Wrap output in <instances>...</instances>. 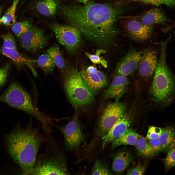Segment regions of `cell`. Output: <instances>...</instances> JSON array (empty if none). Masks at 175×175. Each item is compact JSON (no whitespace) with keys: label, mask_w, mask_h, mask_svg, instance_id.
Segmentation results:
<instances>
[{"label":"cell","mask_w":175,"mask_h":175,"mask_svg":"<svg viewBox=\"0 0 175 175\" xmlns=\"http://www.w3.org/2000/svg\"><path fill=\"white\" fill-rule=\"evenodd\" d=\"M124 7L89 1L84 5H60L57 12L83 36L103 46L109 44L117 34L116 22Z\"/></svg>","instance_id":"1"},{"label":"cell","mask_w":175,"mask_h":175,"mask_svg":"<svg viewBox=\"0 0 175 175\" xmlns=\"http://www.w3.org/2000/svg\"><path fill=\"white\" fill-rule=\"evenodd\" d=\"M31 121L27 127L17 128L6 138L8 152L24 175H31L43 141L39 132L32 126Z\"/></svg>","instance_id":"2"},{"label":"cell","mask_w":175,"mask_h":175,"mask_svg":"<svg viewBox=\"0 0 175 175\" xmlns=\"http://www.w3.org/2000/svg\"><path fill=\"white\" fill-rule=\"evenodd\" d=\"M168 42L161 43V51L154 72L150 91L157 102L166 105L171 99L175 91V77L166 62V49Z\"/></svg>","instance_id":"3"},{"label":"cell","mask_w":175,"mask_h":175,"mask_svg":"<svg viewBox=\"0 0 175 175\" xmlns=\"http://www.w3.org/2000/svg\"><path fill=\"white\" fill-rule=\"evenodd\" d=\"M0 101L34 116L41 122L45 132L51 130V119L34 106L30 95L18 83L14 82L10 85L0 96Z\"/></svg>","instance_id":"4"},{"label":"cell","mask_w":175,"mask_h":175,"mask_svg":"<svg viewBox=\"0 0 175 175\" xmlns=\"http://www.w3.org/2000/svg\"><path fill=\"white\" fill-rule=\"evenodd\" d=\"M64 86L70 103L76 109L91 104L94 101V95L84 81L80 72L73 67L69 66L62 74Z\"/></svg>","instance_id":"5"},{"label":"cell","mask_w":175,"mask_h":175,"mask_svg":"<svg viewBox=\"0 0 175 175\" xmlns=\"http://www.w3.org/2000/svg\"><path fill=\"white\" fill-rule=\"evenodd\" d=\"M124 104L118 102L109 103L104 108L98 120L95 138L106 135L121 116L125 113Z\"/></svg>","instance_id":"6"},{"label":"cell","mask_w":175,"mask_h":175,"mask_svg":"<svg viewBox=\"0 0 175 175\" xmlns=\"http://www.w3.org/2000/svg\"><path fill=\"white\" fill-rule=\"evenodd\" d=\"M48 25L59 42L68 52H74L77 49L81 42V34L76 28L57 23L49 24Z\"/></svg>","instance_id":"7"},{"label":"cell","mask_w":175,"mask_h":175,"mask_svg":"<svg viewBox=\"0 0 175 175\" xmlns=\"http://www.w3.org/2000/svg\"><path fill=\"white\" fill-rule=\"evenodd\" d=\"M44 29L34 26L20 37L22 47L32 52H37L44 47L47 44L49 37L45 35Z\"/></svg>","instance_id":"8"},{"label":"cell","mask_w":175,"mask_h":175,"mask_svg":"<svg viewBox=\"0 0 175 175\" xmlns=\"http://www.w3.org/2000/svg\"><path fill=\"white\" fill-rule=\"evenodd\" d=\"M118 20L122 23L125 31L133 39L143 41L150 37L153 30V26L144 25L135 19L132 16H122Z\"/></svg>","instance_id":"9"},{"label":"cell","mask_w":175,"mask_h":175,"mask_svg":"<svg viewBox=\"0 0 175 175\" xmlns=\"http://www.w3.org/2000/svg\"><path fill=\"white\" fill-rule=\"evenodd\" d=\"M80 72L85 83L94 95L107 84V78L105 74L94 65L84 67Z\"/></svg>","instance_id":"10"},{"label":"cell","mask_w":175,"mask_h":175,"mask_svg":"<svg viewBox=\"0 0 175 175\" xmlns=\"http://www.w3.org/2000/svg\"><path fill=\"white\" fill-rule=\"evenodd\" d=\"M66 147L70 150L78 147L84 141L80 128V124L76 113L71 120L61 128Z\"/></svg>","instance_id":"11"},{"label":"cell","mask_w":175,"mask_h":175,"mask_svg":"<svg viewBox=\"0 0 175 175\" xmlns=\"http://www.w3.org/2000/svg\"><path fill=\"white\" fill-rule=\"evenodd\" d=\"M68 173L62 159L54 157L39 162L35 166L31 175H66Z\"/></svg>","instance_id":"12"},{"label":"cell","mask_w":175,"mask_h":175,"mask_svg":"<svg viewBox=\"0 0 175 175\" xmlns=\"http://www.w3.org/2000/svg\"><path fill=\"white\" fill-rule=\"evenodd\" d=\"M143 52L137 51L134 49L130 50L117 63L115 69L116 73L126 76L133 73L138 69Z\"/></svg>","instance_id":"13"},{"label":"cell","mask_w":175,"mask_h":175,"mask_svg":"<svg viewBox=\"0 0 175 175\" xmlns=\"http://www.w3.org/2000/svg\"><path fill=\"white\" fill-rule=\"evenodd\" d=\"M131 117L125 112L121 116L110 130L102 138V148L120 137L130 128L132 121Z\"/></svg>","instance_id":"14"},{"label":"cell","mask_w":175,"mask_h":175,"mask_svg":"<svg viewBox=\"0 0 175 175\" xmlns=\"http://www.w3.org/2000/svg\"><path fill=\"white\" fill-rule=\"evenodd\" d=\"M157 54L151 49L144 51L139 61V74L143 77H149L154 72L158 63Z\"/></svg>","instance_id":"15"},{"label":"cell","mask_w":175,"mask_h":175,"mask_svg":"<svg viewBox=\"0 0 175 175\" xmlns=\"http://www.w3.org/2000/svg\"><path fill=\"white\" fill-rule=\"evenodd\" d=\"M128 83L126 76L117 74L104 92L103 98L105 100L113 98L118 101L126 91Z\"/></svg>","instance_id":"16"},{"label":"cell","mask_w":175,"mask_h":175,"mask_svg":"<svg viewBox=\"0 0 175 175\" xmlns=\"http://www.w3.org/2000/svg\"><path fill=\"white\" fill-rule=\"evenodd\" d=\"M0 51L3 54L11 59L18 66L21 67L27 66L34 75L37 77V72L34 67L36 60L27 58L19 53L16 49L2 47Z\"/></svg>","instance_id":"17"},{"label":"cell","mask_w":175,"mask_h":175,"mask_svg":"<svg viewBox=\"0 0 175 175\" xmlns=\"http://www.w3.org/2000/svg\"><path fill=\"white\" fill-rule=\"evenodd\" d=\"M136 20L147 26H153L155 24H165L168 19L165 14L159 9H151L138 16H133Z\"/></svg>","instance_id":"18"},{"label":"cell","mask_w":175,"mask_h":175,"mask_svg":"<svg viewBox=\"0 0 175 175\" xmlns=\"http://www.w3.org/2000/svg\"><path fill=\"white\" fill-rule=\"evenodd\" d=\"M61 0H36L33 8L40 14L47 17L54 16L60 5Z\"/></svg>","instance_id":"19"},{"label":"cell","mask_w":175,"mask_h":175,"mask_svg":"<svg viewBox=\"0 0 175 175\" xmlns=\"http://www.w3.org/2000/svg\"><path fill=\"white\" fill-rule=\"evenodd\" d=\"M133 158L129 152L123 150L115 154L113 159L112 169L116 174L122 173L132 163Z\"/></svg>","instance_id":"20"},{"label":"cell","mask_w":175,"mask_h":175,"mask_svg":"<svg viewBox=\"0 0 175 175\" xmlns=\"http://www.w3.org/2000/svg\"><path fill=\"white\" fill-rule=\"evenodd\" d=\"M163 151L168 152L175 147V128L167 126L164 128L162 134L158 139Z\"/></svg>","instance_id":"21"},{"label":"cell","mask_w":175,"mask_h":175,"mask_svg":"<svg viewBox=\"0 0 175 175\" xmlns=\"http://www.w3.org/2000/svg\"><path fill=\"white\" fill-rule=\"evenodd\" d=\"M46 53L53 59L56 66L62 74L67 70L69 66L63 56L59 47L57 44H55L46 51Z\"/></svg>","instance_id":"22"},{"label":"cell","mask_w":175,"mask_h":175,"mask_svg":"<svg viewBox=\"0 0 175 175\" xmlns=\"http://www.w3.org/2000/svg\"><path fill=\"white\" fill-rule=\"evenodd\" d=\"M139 135L134 130L129 128L121 136L112 142V148L114 149L123 145L135 146Z\"/></svg>","instance_id":"23"},{"label":"cell","mask_w":175,"mask_h":175,"mask_svg":"<svg viewBox=\"0 0 175 175\" xmlns=\"http://www.w3.org/2000/svg\"><path fill=\"white\" fill-rule=\"evenodd\" d=\"M135 146L139 153L144 157H151L156 155L146 138L140 135Z\"/></svg>","instance_id":"24"},{"label":"cell","mask_w":175,"mask_h":175,"mask_svg":"<svg viewBox=\"0 0 175 175\" xmlns=\"http://www.w3.org/2000/svg\"><path fill=\"white\" fill-rule=\"evenodd\" d=\"M36 60L35 64L46 73L52 71L56 66L52 58L47 53L40 55Z\"/></svg>","instance_id":"25"},{"label":"cell","mask_w":175,"mask_h":175,"mask_svg":"<svg viewBox=\"0 0 175 175\" xmlns=\"http://www.w3.org/2000/svg\"><path fill=\"white\" fill-rule=\"evenodd\" d=\"M20 0H13L11 5L8 8L0 20L1 23L7 26L12 25L16 23L15 13L17 5Z\"/></svg>","instance_id":"26"},{"label":"cell","mask_w":175,"mask_h":175,"mask_svg":"<svg viewBox=\"0 0 175 175\" xmlns=\"http://www.w3.org/2000/svg\"><path fill=\"white\" fill-rule=\"evenodd\" d=\"M12 25V31L18 39L22 34L29 30L33 26L31 22L28 20L16 23Z\"/></svg>","instance_id":"27"},{"label":"cell","mask_w":175,"mask_h":175,"mask_svg":"<svg viewBox=\"0 0 175 175\" xmlns=\"http://www.w3.org/2000/svg\"><path fill=\"white\" fill-rule=\"evenodd\" d=\"M112 4L116 6L125 7L129 4L140 3L157 6H159V0H114Z\"/></svg>","instance_id":"28"},{"label":"cell","mask_w":175,"mask_h":175,"mask_svg":"<svg viewBox=\"0 0 175 175\" xmlns=\"http://www.w3.org/2000/svg\"><path fill=\"white\" fill-rule=\"evenodd\" d=\"M105 52V50H103L99 49L97 50L94 54H91L86 52H85V53L93 63L100 64L104 68H106L107 67V62L100 56L101 54Z\"/></svg>","instance_id":"29"},{"label":"cell","mask_w":175,"mask_h":175,"mask_svg":"<svg viewBox=\"0 0 175 175\" xmlns=\"http://www.w3.org/2000/svg\"><path fill=\"white\" fill-rule=\"evenodd\" d=\"M92 175H112L107 167L101 161L96 160L93 164L91 170Z\"/></svg>","instance_id":"30"},{"label":"cell","mask_w":175,"mask_h":175,"mask_svg":"<svg viewBox=\"0 0 175 175\" xmlns=\"http://www.w3.org/2000/svg\"><path fill=\"white\" fill-rule=\"evenodd\" d=\"M165 172L175 167V147L168 151L165 158L163 159Z\"/></svg>","instance_id":"31"},{"label":"cell","mask_w":175,"mask_h":175,"mask_svg":"<svg viewBox=\"0 0 175 175\" xmlns=\"http://www.w3.org/2000/svg\"><path fill=\"white\" fill-rule=\"evenodd\" d=\"M0 37L3 40L2 47L17 49L16 41L11 33H8L1 35Z\"/></svg>","instance_id":"32"},{"label":"cell","mask_w":175,"mask_h":175,"mask_svg":"<svg viewBox=\"0 0 175 175\" xmlns=\"http://www.w3.org/2000/svg\"><path fill=\"white\" fill-rule=\"evenodd\" d=\"M164 128L150 126L148 130L146 138L149 140L158 139L163 132Z\"/></svg>","instance_id":"33"},{"label":"cell","mask_w":175,"mask_h":175,"mask_svg":"<svg viewBox=\"0 0 175 175\" xmlns=\"http://www.w3.org/2000/svg\"><path fill=\"white\" fill-rule=\"evenodd\" d=\"M146 167L144 166L139 164L130 168L126 173L127 175H142L145 171Z\"/></svg>","instance_id":"34"},{"label":"cell","mask_w":175,"mask_h":175,"mask_svg":"<svg viewBox=\"0 0 175 175\" xmlns=\"http://www.w3.org/2000/svg\"><path fill=\"white\" fill-rule=\"evenodd\" d=\"M10 66L9 64L0 69V88L3 86L6 82Z\"/></svg>","instance_id":"35"},{"label":"cell","mask_w":175,"mask_h":175,"mask_svg":"<svg viewBox=\"0 0 175 175\" xmlns=\"http://www.w3.org/2000/svg\"><path fill=\"white\" fill-rule=\"evenodd\" d=\"M147 139L156 154L163 151L162 145L158 139L154 140Z\"/></svg>","instance_id":"36"},{"label":"cell","mask_w":175,"mask_h":175,"mask_svg":"<svg viewBox=\"0 0 175 175\" xmlns=\"http://www.w3.org/2000/svg\"><path fill=\"white\" fill-rule=\"evenodd\" d=\"M75 1H76L79 3H82L84 5H86L87 4L89 0H72Z\"/></svg>","instance_id":"37"},{"label":"cell","mask_w":175,"mask_h":175,"mask_svg":"<svg viewBox=\"0 0 175 175\" xmlns=\"http://www.w3.org/2000/svg\"><path fill=\"white\" fill-rule=\"evenodd\" d=\"M2 8L1 7H0V25L1 24V23L0 21V20L1 18V13L2 12Z\"/></svg>","instance_id":"38"},{"label":"cell","mask_w":175,"mask_h":175,"mask_svg":"<svg viewBox=\"0 0 175 175\" xmlns=\"http://www.w3.org/2000/svg\"><path fill=\"white\" fill-rule=\"evenodd\" d=\"M27 0H23L22 1V2L23 3L26 1Z\"/></svg>","instance_id":"39"},{"label":"cell","mask_w":175,"mask_h":175,"mask_svg":"<svg viewBox=\"0 0 175 175\" xmlns=\"http://www.w3.org/2000/svg\"></svg>","instance_id":"40"}]
</instances>
